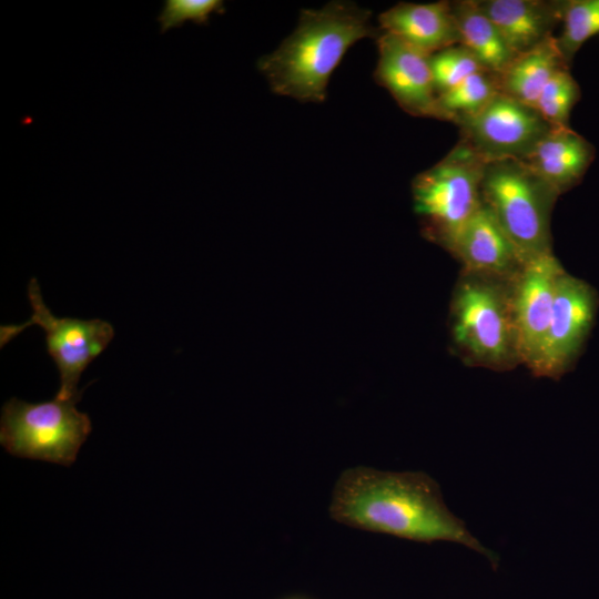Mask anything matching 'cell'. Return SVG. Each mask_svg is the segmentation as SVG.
Listing matches in <instances>:
<instances>
[{"instance_id": "21", "label": "cell", "mask_w": 599, "mask_h": 599, "mask_svg": "<svg viewBox=\"0 0 599 599\" xmlns=\"http://www.w3.org/2000/svg\"><path fill=\"white\" fill-rule=\"evenodd\" d=\"M429 62L437 95L469 75L486 71L475 55L460 44L430 54Z\"/></svg>"}, {"instance_id": "11", "label": "cell", "mask_w": 599, "mask_h": 599, "mask_svg": "<svg viewBox=\"0 0 599 599\" xmlns=\"http://www.w3.org/2000/svg\"><path fill=\"white\" fill-rule=\"evenodd\" d=\"M376 40V82L393 95L405 112L438 119L430 54L387 32H380Z\"/></svg>"}, {"instance_id": "3", "label": "cell", "mask_w": 599, "mask_h": 599, "mask_svg": "<svg viewBox=\"0 0 599 599\" xmlns=\"http://www.w3.org/2000/svg\"><path fill=\"white\" fill-rule=\"evenodd\" d=\"M480 192L522 265L551 252L550 210L558 194L524 162L485 161Z\"/></svg>"}, {"instance_id": "2", "label": "cell", "mask_w": 599, "mask_h": 599, "mask_svg": "<svg viewBox=\"0 0 599 599\" xmlns=\"http://www.w3.org/2000/svg\"><path fill=\"white\" fill-rule=\"evenodd\" d=\"M370 16L351 1L302 10L296 29L257 62L272 91L302 102H323L328 80L346 51L364 38L380 34Z\"/></svg>"}, {"instance_id": "15", "label": "cell", "mask_w": 599, "mask_h": 599, "mask_svg": "<svg viewBox=\"0 0 599 599\" xmlns=\"http://www.w3.org/2000/svg\"><path fill=\"white\" fill-rule=\"evenodd\" d=\"M378 20L383 32L394 34L428 54L459 44L451 2H400L384 11Z\"/></svg>"}, {"instance_id": "22", "label": "cell", "mask_w": 599, "mask_h": 599, "mask_svg": "<svg viewBox=\"0 0 599 599\" xmlns=\"http://www.w3.org/2000/svg\"><path fill=\"white\" fill-rule=\"evenodd\" d=\"M213 12H224L221 0H166L158 20L161 24V32L170 28L180 27L186 20H192L197 24L207 23Z\"/></svg>"}, {"instance_id": "5", "label": "cell", "mask_w": 599, "mask_h": 599, "mask_svg": "<svg viewBox=\"0 0 599 599\" xmlns=\"http://www.w3.org/2000/svg\"><path fill=\"white\" fill-rule=\"evenodd\" d=\"M79 400L10 398L1 412L0 444L18 457L72 465L92 429L89 416L75 407Z\"/></svg>"}, {"instance_id": "18", "label": "cell", "mask_w": 599, "mask_h": 599, "mask_svg": "<svg viewBox=\"0 0 599 599\" xmlns=\"http://www.w3.org/2000/svg\"><path fill=\"white\" fill-rule=\"evenodd\" d=\"M498 77L481 71L437 95L439 120L457 124L475 115L499 92Z\"/></svg>"}, {"instance_id": "1", "label": "cell", "mask_w": 599, "mask_h": 599, "mask_svg": "<svg viewBox=\"0 0 599 599\" xmlns=\"http://www.w3.org/2000/svg\"><path fill=\"white\" fill-rule=\"evenodd\" d=\"M329 514L341 524L366 531L426 544L464 545L497 566V555L448 510L438 484L423 471L346 469L335 484Z\"/></svg>"}, {"instance_id": "4", "label": "cell", "mask_w": 599, "mask_h": 599, "mask_svg": "<svg viewBox=\"0 0 599 599\" xmlns=\"http://www.w3.org/2000/svg\"><path fill=\"white\" fill-rule=\"evenodd\" d=\"M451 335L471 365L508 369L520 362L509 288L496 278L468 274L454 295Z\"/></svg>"}, {"instance_id": "8", "label": "cell", "mask_w": 599, "mask_h": 599, "mask_svg": "<svg viewBox=\"0 0 599 599\" xmlns=\"http://www.w3.org/2000/svg\"><path fill=\"white\" fill-rule=\"evenodd\" d=\"M458 125L460 141L484 161L522 160L551 128L534 108L500 91Z\"/></svg>"}, {"instance_id": "10", "label": "cell", "mask_w": 599, "mask_h": 599, "mask_svg": "<svg viewBox=\"0 0 599 599\" xmlns=\"http://www.w3.org/2000/svg\"><path fill=\"white\" fill-rule=\"evenodd\" d=\"M565 272L550 252L525 263L510 280L509 301L518 356L529 368L540 351L557 285Z\"/></svg>"}, {"instance_id": "17", "label": "cell", "mask_w": 599, "mask_h": 599, "mask_svg": "<svg viewBox=\"0 0 599 599\" xmlns=\"http://www.w3.org/2000/svg\"><path fill=\"white\" fill-rule=\"evenodd\" d=\"M458 28L459 44L468 49L484 69L499 77L516 58L491 20L477 1L451 2Z\"/></svg>"}, {"instance_id": "16", "label": "cell", "mask_w": 599, "mask_h": 599, "mask_svg": "<svg viewBox=\"0 0 599 599\" xmlns=\"http://www.w3.org/2000/svg\"><path fill=\"white\" fill-rule=\"evenodd\" d=\"M568 68L552 37L529 52L517 55L498 77L500 92L535 109L550 78Z\"/></svg>"}, {"instance_id": "12", "label": "cell", "mask_w": 599, "mask_h": 599, "mask_svg": "<svg viewBox=\"0 0 599 599\" xmlns=\"http://www.w3.org/2000/svg\"><path fill=\"white\" fill-rule=\"evenodd\" d=\"M446 247L469 275L509 281L522 266L510 240L483 202Z\"/></svg>"}, {"instance_id": "9", "label": "cell", "mask_w": 599, "mask_h": 599, "mask_svg": "<svg viewBox=\"0 0 599 599\" xmlns=\"http://www.w3.org/2000/svg\"><path fill=\"white\" fill-rule=\"evenodd\" d=\"M598 308L596 291L565 272L557 285L550 321L531 372L558 378L571 366L593 326Z\"/></svg>"}, {"instance_id": "6", "label": "cell", "mask_w": 599, "mask_h": 599, "mask_svg": "<svg viewBox=\"0 0 599 599\" xmlns=\"http://www.w3.org/2000/svg\"><path fill=\"white\" fill-rule=\"evenodd\" d=\"M485 161L459 143L438 163L413 181L415 212L433 240L447 246L481 204Z\"/></svg>"}, {"instance_id": "19", "label": "cell", "mask_w": 599, "mask_h": 599, "mask_svg": "<svg viewBox=\"0 0 599 599\" xmlns=\"http://www.w3.org/2000/svg\"><path fill=\"white\" fill-rule=\"evenodd\" d=\"M562 30L557 47L568 64L580 47L599 32V0L564 1Z\"/></svg>"}, {"instance_id": "7", "label": "cell", "mask_w": 599, "mask_h": 599, "mask_svg": "<svg viewBox=\"0 0 599 599\" xmlns=\"http://www.w3.org/2000/svg\"><path fill=\"white\" fill-rule=\"evenodd\" d=\"M31 317L22 324L0 327V346L3 347L27 327L38 325L45 332L48 354L54 361L60 387V399H81L78 383L88 365L97 358L114 336L113 326L103 319L57 317L45 305L35 277L28 284Z\"/></svg>"}, {"instance_id": "13", "label": "cell", "mask_w": 599, "mask_h": 599, "mask_svg": "<svg viewBox=\"0 0 599 599\" xmlns=\"http://www.w3.org/2000/svg\"><path fill=\"white\" fill-rule=\"evenodd\" d=\"M477 4L516 57L552 38L564 9V1L481 0Z\"/></svg>"}, {"instance_id": "14", "label": "cell", "mask_w": 599, "mask_h": 599, "mask_svg": "<svg viewBox=\"0 0 599 599\" xmlns=\"http://www.w3.org/2000/svg\"><path fill=\"white\" fill-rule=\"evenodd\" d=\"M593 158V145L562 126L550 128L520 161L559 195L581 181Z\"/></svg>"}, {"instance_id": "20", "label": "cell", "mask_w": 599, "mask_h": 599, "mask_svg": "<svg viewBox=\"0 0 599 599\" xmlns=\"http://www.w3.org/2000/svg\"><path fill=\"white\" fill-rule=\"evenodd\" d=\"M580 97L568 68L558 70L542 89L535 110L551 128L569 126V115Z\"/></svg>"}]
</instances>
